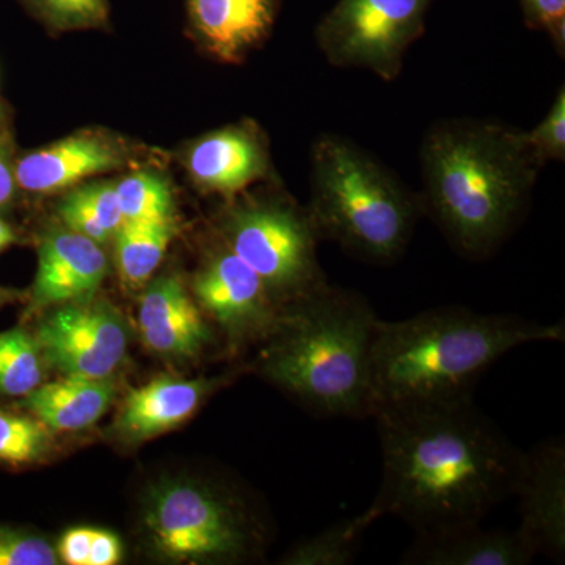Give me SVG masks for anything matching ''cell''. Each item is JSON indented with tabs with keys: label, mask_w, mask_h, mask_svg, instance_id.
Returning <instances> with one entry per match:
<instances>
[{
	"label": "cell",
	"mask_w": 565,
	"mask_h": 565,
	"mask_svg": "<svg viewBox=\"0 0 565 565\" xmlns=\"http://www.w3.org/2000/svg\"><path fill=\"white\" fill-rule=\"evenodd\" d=\"M522 7L527 24L548 32L557 51L564 54L565 0H522Z\"/></svg>",
	"instance_id": "obj_28"
},
{
	"label": "cell",
	"mask_w": 565,
	"mask_h": 565,
	"mask_svg": "<svg viewBox=\"0 0 565 565\" xmlns=\"http://www.w3.org/2000/svg\"><path fill=\"white\" fill-rule=\"evenodd\" d=\"M222 232L223 244L262 278L281 310L329 285L308 210L282 200L241 203L225 215Z\"/></svg>",
	"instance_id": "obj_6"
},
{
	"label": "cell",
	"mask_w": 565,
	"mask_h": 565,
	"mask_svg": "<svg viewBox=\"0 0 565 565\" xmlns=\"http://www.w3.org/2000/svg\"><path fill=\"white\" fill-rule=\"evenodd\" d=\"M58 555L46 539L0 526V565H55Z\"/></svg>",
	"instance_id": "obj_26"
},
{
	"label": "cell",
	"mask_w": 565,
	"mask_h": 565,
	"mask_svg": "<svg viewBox=\"0 0 565 565\" xmlns=\"http://www.w3.org/2000/svg\"><path fill=\"white\" fill-rule=\"evenodd\" d=\"M52 31L104 28L109 20L107 0H22Z\"/></svg>",
	"instance_id": "obj_25"
},
{
	"label": "cell",
	"mask_w": 565,
	"mask_h": 565,
	"mask_svg": "<svg viewBox=\"0 0 565 565\" xmlns=\"http://www.w3.org/2000/svg\"><path fill=\"white\" fill-rule=\"evenodd\" d=\"M122 546L120 539L109 531L93 530L90 559L88 565H115L120 563Z\"/></svg>",
	"instance_id": "obj_31"
},
{
	"label": "cell",
	"mask_w": 565,
	"mask_h": 565,
	"mask_svg": "<svg viewBox=\"0 0 565 565\" xmlns=\"http://www.w3.org/2000/svg\"><path fill=\"white\" fill-rule=\"evenodd\" d=\"M145 526L162 556L182 563L237 559L252 542L243 508L196 482L156 487L148 500Z\"/></svg>",
	"instance_id": "obj_7"
},
{
	"label": "cell",
	"mask_w": 565,
	"mask_h": 565,
	"mask_svg": "<svg viewBox=\"0 0 565 565\" xmlns=\"http://www.w3.org/2000/svg\"><path fill=\"white\" fill-rule=\"evenodd\" d=\"M526 139L541 162H563L565 159V90L557 92L552 109L544 120L526 132Z\"/></svg>",
	"instance_id": "obj_27"
},
{
	"label": "cell",
	"mask_w": 565,
	"mask_h": 565,
	"mask_svg": "<svg viewBox=\"0 0 565 565\" xmlns=\"http://www.w3.org/2000/svg\"><path fill=\"white\" fill-rule=\"evenodd\" d=\"M563 322L479 315L462 307L375 323L370 359V416L473 401V388L505 353L563 343Z\"/></svg>",
	"instance_id": "obj_2"
},
{
	"label": "cell",
	"mask_w": 565,
	"mask_h": 565,
	"mask_svg": "<svg viewBox=\"0 0 565 565\" xmlns=\"http://www.w3.org/2000/svg\"><path fill=\"white\" fill-rule=\"evenodd\" d=\"M382 484L366 509L403 519L418 535L481 525L514 497L522 451L490 423L473 401L379 412Z\"/></svg>",
	"instance_id": "obj_1"
},
{
	"label": "cell",
	"mask_w": 565,
	"mask_h": 565,
	"mask_svg": "<svg viewBox=\"0 0 565 565\" xmlns=\"http://www.w3.org/2000/svg\"><path fill=\"white\" fill-rule=\"evenodd\" d=\"M114 396L110 379L65 375L62 381L41 384L22 405L50 430L79 433L102 419Z\"/></svg>",
	"instance_id": "obj_18"
},
{
	"label": "cell",
	"mask_w": 565,
	"mask_h": 565,
	"mask_svg": "<svg viewBox=\"0 0 565 565\" xmlns=\"http://www.w3.org/2000/svg\"><path fill=\"white\" fill-rule=\"evenodd\" d=\"M377 321L359 292L323 286L282 308L259 371L318 415L366 418Z\"/></svg>",
	"instance_id": "obj_4"
},
{
	"label": "cell",
	"mask_w": 565,
	"mask_h": 565,
	"mask_svg": "<svg viewBox=\"0 0 565 565\" xmlns=\"http://www.w3.org/2000/svg\"><path fill=\"white\" fill-rule=\"evenodd\" d=\"M51 430L40 419L0 411V462L21 467L50 451Z\"/></svg>",
	"instance_id": "obj_24"
},
{
	"label": "cell",
	"mask_w": 565,
	"mask_h": 565,
	"mask_svg": "<svg viewBox=\"0 0 565 565\" xmlns=\"http://www.w3.org/2000/svg\"><path fill=\"white\" fill-rule=\"evenodd\" d=\"M424 204L457 252L492 255L522 218L544 167L525 131L451 118L422 145Z\"/></svg>",
	"instance_id": "obj_3"
},
{
	"label": "cell",
	"mask_w": 565,
	"mask_h": 565,
	"mask_svg": "<svg viewBox=\"0 0 565 565\" xmlns=\"http://www.w3.org/2000/svg\"><path fill=\"white\" fill-rule=\"evenodd\" d=\"M93 530L76 527L63 535L58 545V557L70 565H88L90 559Z\"/></svg>",
	"instance_id": "obj_30"
},
{
	"label": "cell",
	"mask_w": 565,
	"mask_h": 565,
	"mask_svg": "<svg viewBox=\"0 0 565 565\" xmlns=\"http://www.w3.org/2000/svg\"><path fill=\"white\" fill-rule=\"evenodd\" d=\"M20 291H14V289L10 288H2V286H0V308L6 307V305H9L11 302H14V300L20 299Z\"/></svg>",
	"instance_id": "obj_33"
},
{
	"label": "cell",
	"mask_w": 565,
	"mask_h": 565,
	"mask_svg": "<svg viewBox=\"0 0 565 565\" xmlns=\"http://www.w3.org/2000/svg\"><path fill=\"white\" fill-rule=\"evenodd\" d=\"M434 0H338L318 25L323 57L338 68L367 70L394 81L424 32Z\"/></svg>",
	"instance_id": "obj_8"
},
{
	"label": "cell",
	"mask_w": 565,
	"mask_h": 565,
	"mask_svg": "<svg viewBox=\"0 0 565 565\" xmlns=\"http://www.w3.org/2000/svg\"><path fill=\"white\" fill-rule=\"evenodd\" d=\"M3 122H6V115H3V106L2 102H0V132H6V128H3Z\"/></svg>",
	"instance_id": "obj_34"
},
{
	"label": "cell",
	"mask_w": 565,
	"mask_h": 565,
	"mask_svg": "<svg viewBox=\"0 0 565 565\" xmlns=\"http://www.w3.org/2000/svg\"><path fill=\"white\" fill-rule=\"evenodd\" d=\"M14 161L17 159L9 132H0V212L9 210L20 191L14 174Z\"/></svg>",
	"instance_id": "obj_29"
},
{
	"label": "cell",
	"mask_w": 565,
	"mask_h": 565,
	"mask_svg": "<svg viewBox=\"0 0 565 565\" xmlns=\"http://www.w3.org/2000/svg\"><path fill=\"white\" fill-rule=\"evenodd\" d=\"M192 289L200 308L234 344L269 338L280 322L281 308L262 278L225 244L195 275Z\"/></svg>",
	"instance_id": "obj_10"
},
{
	"label": "cell",
	"mask_w": 565,
	"mask_h": 565,
	"mask_svg": "<svg viewBox=\"0 0 565 565\" xmlns=\"http://www.w3.org/2000/svg\"><path fill=\"white\" fill-rule=\"evenodd\" d=\"M217 384L204 379H154L126 396L115 430L128 441L169 433L188 422Z\"/></svg>",
	"instance_id": "obj_16"
},
{
	"label": "cell",
	"mask_w": 565,
	"mask_h": 565,
	"mask_svg": "<svg viewBox=\"0 0 565 565\" xmlns=\"http://www.w3.org/2000/svg\"><path fill=\"white\" fill-rule=\"evenodd\" d=\"M18 243L17 232H14L13 226L10 225L9 222L3 221L0 217V253L7 250V248L11 247V245Z\"/></svg>",
	"instance_id": "obj_32"
},
{
	"label": "cell",
	"mask_w": 565,
	"mask_h": 565,
	"mask_svg": "<svg viewBox=\"0 0 565 565\" xmlns=\"http://www.w3.org/2000/svg\"><path fill=\"white\" fill-rule=\"evenodd\" d=\"M311 204L319 239L373 263L403 255L418 203L370 152L337 134H322L311 152Z\"/></svg>",
	"instance_id": "obj_5"
},
{
	"label": "cell",
	"mask_w": 565,
	"mask_h": 565,
	"mask_svg": "<svg viewBox=\"0 0 565 565\" xmlns=\"http://www.w3.org/2000/svg\"><path fill=\"white\" fill-rule=\"evenodd\" d=\"M174 221H125L115 234V253L122 280L140 286L150 280L172 243Z\"/></svg>",
	"instance_id": "obj_19"
},
{
	"label": "cell",
	"mask_w": 565,
	"mask_h": 565,
	"mask_svg": "<svg viewBox=\"0 0 565 565\" xmlns=\"http://www.w3.org/2000/svg\"><path fill=\"white\" fill-rule=\"evenodd\" d=\"M43 377L35 337L21 329L0 333V393L25 397L43 384Z\"/></svg>",
	"instance_id": "obj_22"
},
{
	"label": "cell",
	"mask_w": 565,
	"mask_h": 565,
	"mask_svg": "<svg viewBox=\"0 0 565 565\" xmlns=\"http://www.w3.org/2000/svg\"><path fill=\"white\" fill-rule=\"evenodd\" d=\"M107 270L109 263L102 244L68 228L47 233L39 248L28 315L92 300L102 288Z\"/></svg>",
	"instance_id": "obj_12"
},
{
	"label": "cell",
	"mask_w": 565,
	"mask_h": 565,
	"mask_svg": "<svg viewBox=\"0 0 565 565\" xmlns=\"http://www.w3.org/2000/svg\"><path fill=\"white\" fill-rule=\"evenodd\" d=\"M373 516L363 514L343 520L326 527L307 539L302 544L294 546L286 557V564L292 565H348L355 561L364 531L373 525Z\"/></svg>",
	"instance_id": "obj_21"
},
{
	"label": "cell",
	"mask_w": 565,
	"mask_h": 565,
	"mask_svg": "<svg viewBox=\"0 0 565 565\" xmlns=\"http://www.w3.org/2000/svg\"><path fill=\"white\" fill-rule=\"evenodd\" d=\"M115 189L125 221H172L173 193L159 174L136 172Z\"/></svg>",
	"instance_id": "obj_23"
},
{
	"label": "cell",
	"mask_w": 565,
	"mask_h": 565,
	"mask_svg": "<svg viewBox=\"0 0 565 565\" xmlns=\"http://www.w3.org/2000/svg\"><path fill=\"white\" fill-rule=\"evenodd\" d=\"M185 167L204 191L234 196L267 177L269 152L253 126H230L196 140Z\"/></svg>",
	"instance_id": "obj_14"
},
{
	"label": "cell",
	"mask_w": 565,
	"mask_h": 565,
	"mask_svg": "<svg viewBox=\"0 0 565 565\" xmlns=\"http://www.w3.org/2000/svg\"><path fill=\"white\" fill-rule=\"evenodd\" d=\"M125 163L126 151L117 141L98 132H79L17 159L14 174L20 191L50 195Z\"/></svg>",
	"instance_id": "obj_13"
},
{
	"label": "cell",
	"mask_w": 565,
	"mask_h": 565,
	"mask_svg": "<svg viewBox=\"0 0 565 565\" xmlns=\"http://www.w3.org/2000/svg\"><path fill=\"white\" fill-rule=\"evenodd\" d=\"M193 35L212 57L239 63L269 36L277 0H188Z\"/></svg>",
	"instance_id": "obj_15"
},
{
	"label": "cell",
	"mask_w": 565,
	"mask_h": 565,
	"mask_svg": "<svg viewBox=\"0 0 565 565\" xmlns=\"http://www.w3.org/2000/svg\"><path fill=\"white\" fill-rule=\"evenodd\" d=\"M537 556L519 530H482L481 525L452 533L418 535L404 564L526 565Z\"/></svg>",
	"instance_id": "obj_17"
},
{
	"label": "cell",
	"mask_w": 565,
	"mask_h": 565,
	"mask_svg": "<svg viewBox=\"0 0 565 565\" xmlns=\"http://www.w3.org/2000/svg\"><path fill=\"white\" fill-rule=\"evenodd\" d=\"M58 215L71 232L102 245L125 222L114 182H93L73 189L58 204Z\"/></svg>",
	"instance_id": "obj_20"
},
{
	"label": "cell",
	"mask_w": 565,
	"mask_h": 565,
	"mask_svg": "<svg viewBox=\"0 0 565 565\" xmlns=\"http://www.w3.org/2000/svg\"><path fill=\"white\" fill-rule=\"evenodd\" d=\"M35 340L63 375L109 379L125 362L129 329L114 307L87 300L57 307L40 322Z\"/></svg>",
	"instance_id": "obj_9"
},
{
	"label": "cell",
	"mask_w": 565,
	"mask_h": 565,
	"mask_svg": "<svg viewBox=\"0 0 565 565\" xmlns=\"http://www.w3.org/2000/svg\"><path fill=\"white\" fill-rule=\"evenodd\" d=\"M519 497L516 530L537 555L565 557V448L553 440L522 452L514 487Z\"/></svg>",
	"instance_id": "obj_11"
}]
</instances>
